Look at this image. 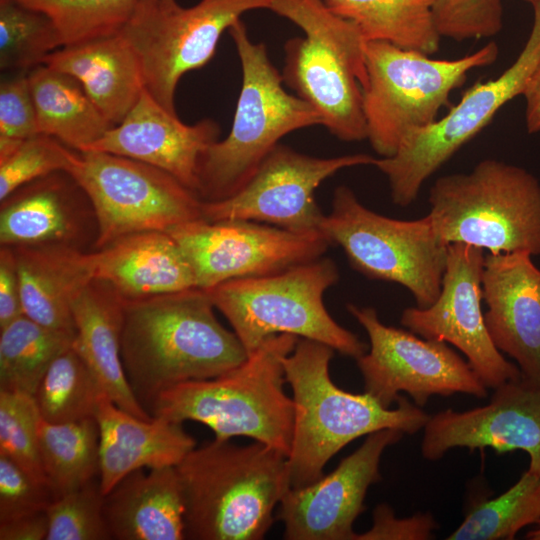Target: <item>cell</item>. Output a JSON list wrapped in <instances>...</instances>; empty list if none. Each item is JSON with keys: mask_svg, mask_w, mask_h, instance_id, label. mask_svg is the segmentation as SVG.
Wrapping results in <instances>:
<instances>
[{"mask_svg": "<svg viewBox=\"0 0 540 540\" xmlns=\"http://www.w3.org/2000/svg\"><path fill=\"white\" fill-rule=\"evenodd\" d=\"M214 309L208 290L199 287L124 299L121 360L148 413L164 390L220 376L247 359L238 336L218 321Z\"/></svg>", "mask_w": 540, "mask_h": 540, "instance_id": "1", "label": "cell"}, {"mask_svg": "<svg viewBox=\"0 0 540 540\" xmlns=\"http://www.w3.org/2000/svg\"><path fill=\"white\" fill-rule=\"evenodd\" d=\"M184 499L185 539L260 540L290 488L287 456L255 441L217 440L176 466Z\"/></svg>", "mask_w": 540, "mask_h": 540, "instance_id": "2", "label": "cell"}, {"mask_svg": "<svg viewBox=\"0 0 540 540\" xmlns=\"http://www.w3.org/2000/svg\"><path fill=\"white\" fill-rule=\"evenodd\" d=\"M330 346L299 338L283 359L292 389L293 435L287 457L290 487H304L324 476L328 461L355 439L383 429L415 434L430 415L400 396L397 407H384L367 392L340 389L331 380Z\"/></svg>", "mask_w": 540, "mask_h": 540, "instance_id": "3", "label": "cell"}, {"mask_svg": "<svg viewBox=\"0 0 540 540\" xmlns=\"http://www.w3.org/2000/svg\"><path fill=\"white\" fill-rule=\"evenodd\" d=\"M298 339L291 334L271 336L236 368L164 390L153 401L150 415L177 423H201L217 440L246 436L288 457L294 403L284 391L283 359Z\"/></svg>", "mask_w": 540, "mask_h": 540, "instance_id": "4", "label": "cell"}, {"mask_svg": "<svg viewBox=\"0 0 540 540\" xmlns=\"http://www.w3.org/2000/svg\"><path fill=\"white\" fill-rule=\"evenodd\" d=\"M229 32L241 63L242 85L229 134L211 144L199 164L197 194L208 202L235 194L282 137L323 124L310 104L285 91L266 46L251 41L241 20Z\"/></svg>", "mask_w": 540, "mask_h": 540, "instance_id": "5", "label": "cell"}, {"mask_svg": "<svg viewBox=\"0 0 540 540\" xmlns=\"http://www.w3.org/2000/svg\"><path fill=\"white\" fill-rule=\"evenodd\" d=\"M428 200V217L446 245L540 255V182L520 166L484 159L468 173L438 178Z\"/></svg>", "mask_w": 540, "mask_h": 540, "instance_id": "6", "label": "cell"}, {"mask_svg": "<svg viewBox=\"0 0 540 540\" xmlns=\"http://www.w3.org/2000/svg\"><path fill=\"white\" fill-rule=\"evenodd\" d=\"M338 280L335 262L322 256L273 274L229 280L208 292L248 355L271 336L291 334L357 359L368 346L340 326L323 301Z\"/></svg>", "mask_w": 540, "mask_h": 540, "instance_id": "7", "label": "cell"}, {"mask_svg": "<svg viewBox=\"0 0 540 540\" xmlns=\"http://www.w3.org/2000/svg\"><path fill=\"white\" fill-rule=\"evenodd\" d=\"M498 55L495 42L447 60L385 41H367L362 95L367 140L373 150L380 157L394 155L410 133L438 119L451 92L470 71L493 64Z\"/></svg>", "mask_w": 540, "mask_h": 540, "instance_id": "8", "label": "cell"}, {"mask_svg": "<svg viewBox=\"0 0 540 540\" xmlns=\"http://www.w3.org/2000/svg\"><path fill=\"white\" fill-rule=\"evenodd\" d=\"M331 246H340L351 267L369 279L398 283L425 309L438 299L447 248L430 218L399 220L365 207L353 190L338 186L320 224Z\"/></svg>", "mask_w": 540, "mask_h": 540, "instance_id": "9", "label": "cell"}, {"mask_svg": "<svg viewBox=\"0 0 540 540\" xmlns=\"http://www.w3.org/2000/svg\"><path fill=\"white\" fill-rule=\"evenodd\" d=\"M531 5L529 37L503 73L474 83L445 116L410 133L394 155L375 159L373 166L386 176L395 205L407 207L413 203L431 175L479 134L506 103L523 95L540 63V0Z\"/></svg>", "mask_w": 540, "mask_h": 540, "instance_id": "10", "label": "cell"}, {"mask_svg": "<svg viewBox=\"0 0 540 540\" xmlns=\"http://www.w3.org/2000/svg\"><path fill=\"white\" fill-rule=\"evenodd\" d=\"M85 191L97 222L93 250L144 231L200 219L202 200L169 173L128 157L73 150L67 171Z\"/></svg>", "mask_w": 540, "mask_h": 540, "instance_id": "11", "label": "cell"}, {"mask_svg": "<svg viewBox=\"0 0 540 540\" xmlns=\"http://www.w3.org/2000/svg\"><path fill=\"white\" fill-rule=\"evenodd\" d=\"M271 0H200L182 7L176 0H139L120 31L136 52L145 90L167 111L177 114L180 79L205 66L225 30L254 9H269Z\"/></svg>", "mask_w": 540, "mask_h": 540, "instance_id": "12", "label": "cell"}, {"mask_svg": "<svg viewBox=\"0 0 540 540\" xmlns=\"http://www.w3.org/2000/svg\"><path fill=\"white\" fill-rule=\"evenodd\" d=\"M348 312L366 331L370 347L356 359L364 380V392L384 407L397 402L399 392L409 394L417 406L432 395L455 393L484 398L487 387L468 361L444 341L419 338L382 323L372 307L347 304Z\"/></svg>", "mask_w": 540, "mask_h": 540, "instance_id": "13", "label": "cell"}, {"mask_svg": "<svg viewBox=\"0 0 540 540\" xmlns=\"http://www.w3.org/2000/svg\"><path fill=\"white\" fill-rule=\"evenodd\" d=\"M205 290L240 278L264 276L323 256L329 246L321 233L299 234L241 219L202 218L167 230Z\"/></svg>", "mask_w": 540, "mask_h": 540, "instance_id": "14", "label": "cell"}, {"mask_svg": "<svg viewBox=\"0 0 540 540\" xmlns=\"http://www.w3.org/2000/svg\"><path fill=\"white\" fill-rule=\"evenodd\" d=\"M375 159L368 154L319 158L278 144L235 194L202 201L201 218L251 220L299 234L321 232L325 214L316 202V189L339 170L373 165Z\"/></svg>", "mask_w": 540, "mask_h": 540, "instance_id": "15", "label": "cell"}, {"mask_svg": "<svg viewBox=\"0 0 540 540\" xmlns=\"http://www.w3.org/2000/svg\"><path fill=\"white\" fill-rule=\"evenodd\" d=\"M484 260L481 248L449 244L438 299L425 309H404L400 323L422 338L455 346L481 382L494 389L520 378L521 372L496 348L486 327L481 308Z\"/></svg>", "mask_w": 540, "mask_h": 540, "instance_id": "16", "label": "cell"}, {"mask_svg": "<svg viewBox=\"0 0 540 540\" xmlns=\"http://www.w3.org/2000/svg\"><path fill=\"white\" fill-rule=\"evenodd\" d=\"M403 434L397 429L373 432L328 475L304 487H290L277 516L284 525V538L355 540L353 523L365 510L368 488L381 479V456Z\"/></svg>", "mask_w": 540, "mask_h": 540, "instance_id": "17", "label": "cell"}, {"mask_svg": "<svg viewBox=\"0 0 540 540\" xmlns=\"http://www.w3.org/2000/svg\"><path fill=\"white\" fill-rule=\"evenodd\" d=\"M494 390L485 406L430 416L423 428L422 456L434 461L459 447L522 450L529 456L528 471L540 475V383L521 376Z\"/></svg>", "mask_w": 540, "mask_h": 540, "instance_id": "18", "label": "cell"}, {"mask_svg": "<svg viewBox=\"0 0 540 540\" xmlns=\"http://www.w3.org/2000/svg\"><path fill=\"white\" fill-rule=\"evenodd\" d=\"M219 133L220 127L212 119L182 122L144 89L124 120L85 151L111 153L152 165L197 194L201 158Z\"/></svg>", "mask_w": 540, "mask_h": 540, "instance_id": "19", "label": "cell"}, {"mask_svg": "<svg viewBox=\"0 0 540 540\" xmlns=\"http://www.w3.org/2000/svg\"><path fill=\"white\" fill-rule=\"evenodd\" d=\"M96 239L91 202L66 171L26 183L1 200V246L56 244L85 251Z\"/></svg>", "mask_w": 540, "mask_h": 540, "instance_id": "20", "label": "cell"}, {"mask_svg": "<svg viewBox=\"0 0 540 540\" xmlns=\"http://www.w3.org/2000/svg\"><path fill=\"white\" fill-rule=\"evenodd\" d=\"M523 252L485 255L482 296L489 335L521 376L540 383V269Z\"/></svg>", "mask_w": 540, "mask_h": 540, "instance_id": "21", "label": "cell"}, {"mask_svg": "<svg viewBox=\"0 0 540 540\" xmlns=\"http://www.w3.org/2000/svg\"><path fill=\"white\" fill-rule=\"evenodd\" d=\"M283 82L321 116L323 126L345 142L367 139L362 87L366 63L307 37L284 45Z\"/></svg>", "mask_w": 540, "mask_h": 540, "instance_id": "22", "label": "cell"}, {"mask_svg": "<svg viewBox=\"0 0 540 540\" xmlns=\"http://www.w3.org/2000/svg\"><path fill=\"white\" fill-rule=\"evenodd\" d=\"M95 418L100 433L99 482L104 495L129 473L176 466L196 447L182 423L161 417L139 418L107 395L100 400Z\"/></svg>", "mask_w": 540, "mask_h": 540, "instance_id": "23", "label": "cell"}, {"mask_svg": "<svg viewBox=\"0 0 540 540\" xmlns=\"http://www.w3.org/2000/svg\"><path fill=\"white\" fill-rule=\"evenodd\" d=\"M91 253L94 279L107 282L124 299L197 287L189 262L167 231L126 235Z\"/></svg>", "mask_w": 540, "mask_h": 540, "instance_id": "24", "label": "cell"}, {"mask_svg": "<svg viewBox=\"0 0 540 540\" xmlns=\"http://www.w3.org/2000/svg\"><path fill=\"white\" fill-rule=\"evenodd\" d=\"M11 248L24 315L47 328L75 333L72 302L95 278L91 251L56 244Z\"/></svg>", "mask_w": 540, "mask_h": 540, "instance_id": "25", "label": "cell"}, {"mask_svg": "<svg viewBox=\"0 0 540 540\" xmlns=\"http://www.w3.org/2000/svg\"><path fill=\"white\" fill-rule=\"evenodd\" d=\"M43 64L76 78L114 126L145 89L139 58L121 32L62 46Z\"/></svg>", "mask_w": 540, "mask_h": 540, "instance_id": "26", "label": "cell"}, {"mask_svg": "<svg viewBox=\"0 0 540 540\" xmlns=\"http://www.w3.org/2000/svg\"><path fill=\"white\" fill-rule=\"evenodd\" d=\"M124 298L107 282L93 279L72 302L73 348L121 409L142 419L153 418L138 402L121 360Z\"/></svg>", "mask_w": 540, "mask_h": 540, "instance_id": "27", "label": "cell"}, {"mask_svg": "<svg viewBox=\"0 0 540 540\" xmlns=\"http://www.w3.org/2000/svg\"><path fill=\"white\" fill-rule=\"evenodd\" d=\"M111 539L183 540L184 499L175 466L135 470L104 495Z\"/></svg>", "mask_w": 540, "mask_h": 540, "instance_id": "28", "label": "cell"}, {"mask_svg": "<svg viewBox=\"0 0 540 540\" xmlns=\"http://www.w3.org/2000/svg\"><path fill=\"white\" fill-rule=\"evenodd\" d=\"M28 78L41 134L85 151L114 126L73 76L42 64Z\"/></svg>", "mask_w": 540, "mask_h": 540, "instance_id": "29", "label": "cell"}, {"mask_svg": "<svg viewBox=\"0 0 540 540\" xmlns=\"http://www.w3.org/2000/svg\"><path fill=\"white\" fill-rule=\"evenodd\" d=\"M352 22L365 41H385L433 55L440 47L433 6L435 0H323Z\"/></svg>", "mask_w": 540, "mask_h": 540, "instance_id": "30", "label": "cell"}, {"mask_svg": "<svg viewBox=\"0 0 540 540\" xmlns=\"http://www.w3.org/2000/svg\"><path fill=\"white\" fill-rule=\"evenodd\" d=\"M39 452L55 499L99 478L100 433L96 418L39 422Z\"/></svg>", "mask_w": 540, "mask_h": 540, "instance_id": "31", "label": "cell"}, {"mask_svg": "<svg viewBox=\"0 0 540 540\" xmlns=\"http://www.w3.org/2000/svg\"><path fill=\"white\" fill-rule=\"evenodd\" d=\"M75 333L42 326L25 315L0 329V391L33 395Z\"/></svg>", "mask_w": 540, "mask_h": 540, "instance_id": "32", "label": "cell"}, {"mask_svg": "<svg viewBox=\"0 0 540 540\" xmlns=\"http://www.w3.org/2000/svg\"><path fill=\"white\" fill-rule=\"evenodd\" d=\"M106 395L96 375L71 346L51 363L32 397L43 420L67 423L95 418Z\"/></svg>", "mask_w": 540, "mask_h": 540, "instance_id": "33", "label": "cell"}, {"mask_svg": "<svg viewBox=\"0 0 540 540\" xmlns=\"http://www.w3.org/2000/svg\"><path fill=\"white\" fill-rule=\"evenodd\" d=\"M540 522V475L525 471L503 494L479 502L449 540H512L524 527Z\"/></svg>", "mask_w": 540, "mask_h": 540, "instance_id": "34", "label": "cell"}, {"mask_svg": "<svg viewBox=\"0 0 540 540\" xmlns=\"http://www.w3.org/2000/svg\"><path fill=\"white\" fill-rule=\"evenodd\" d=\"M63 46L53 21L17 0H0V68L2 72L42 65Z\"/></svg>", "mask_w": 540, "mask_h": 540, "instance_id": "35", "label": "cell"}, {"mask_svg": "<svg viewBox=\"0 0 540 540\" xmlns=\"http://www.w3.org/2000/svg\"><path fill=\"white\" fill-rule=\"evenodd\" d=\"M46 14L63 46L119 33L139 0H17Z\"/></svg>", "mask_w": 540, "mask_h": 540, "instance_id": "36", "label": "cell"}, {"mask_svg": "<svg viewBox=\"0 0 540 540\" xmlns=\"http://www.w3.org/2000/svg\"><path fill=\"white\" fill-rule=\"evenodd\" d=\"M46 513V540L111 539L104 516V494L99 478L56 498Z\"/></svg>", "mask_w": 540, "mask_h": 540, "instance_id": "37", "label": "cell"}, {"mask_svg": "<svg viewBox=\"0 0 540 540\" xmlns=\"http://www.w3.org/2000/svg\"><path fill=\"white\" fill-rule=\"evenodd\" d=\"M40 419L31 395L0 391V454L47 483L39 452Z\"/></svg>", "mask_w": 540, "mask_h": 540, "instance_id": "38", "label": "cell"}, {"mask_svg": "<svg viewBox=\"0 0 540 540\" xmlns=\"http://www.w3.org/2000/svg\"><path fill=\"white\" fill-rule=\"evenodd\" d=\"M73 150L51 136L38 134L0 156V201L26 183L67 171Z\"/></svg>", "mask_w": 540, "mask_h": 540, "instance_id": "39", "label": "cell"}, {"mask_svg": "<svg viewBox=\"0 0 540 540\" xmlns=\"http://www.w3.org/2000/svg\"><path fill=\"white\" fill-rule=\"evenodd\" d=\"M503 13L502 0H435L433 6L440 36L458 42L495 36Z\"/></svg>", "mask_w": 540, "mask_h": 540, "instance_id": "40", "label": "cell"}, {"mask_svg": "<svg viewBox=\"0 0 540 540\" xmlns=\"http://www.w3.org/2000/svg\"><path fill=\"white\" fill-rule=\"evenodd\" d=\"M26 70L6 71L0 80V156L40 133Z\"/></svg>", "mask_w": 540, "mask_h": 540, "instance_id": "41", "label": "cell"}, {"mask_svg": "<svg viewBox=\"0 0 540 540\" xmlns=\"http://www.w3.org/2000/svg\"><path fill=\"white\" fill-rule=\"evenodd\" d=\"M54 500L46 482L0 454V522L46 511Z\"/></svg>", "mask_w": 540, "mask_h": 540, "instance_id": "42", "label": "cell"}, {"mask_svg": "<svg viewBox=\"0 0 540 540\" xmlns=\"http://www.w3.org/2000/svg\"><path fill=\"white\" fill-rule=\"evenodd\" d=\"M438 525L431 513H416L408 518H397L387 504H379L373 511L371 528L356 534L355 540H427L433 538Z\"/></svg>", "mask_w": 540, "mask_h": 540, "instance_id": "43", "label": "cell"}, {"mask_svg": "<svg viewBox=\"0 0 540 540\" xmlns=\"http://www.w3.org/2000/svg\"><path fill=\"white\" fill-rule=\"evenodd\" d=\"M24 315L13 249L0 247V329Z\"/></svg>", "mask_w": 540, "mask_h": 540, "instance_id": "44", "label": "cell"}, {"mask_svg": "<svg viewBox=\"0 0 540 540\" xmlns=\"http://www.w3.org/2000/svg\"><path fill=\"white\" fill-rule=\"evenodd\" d=\"M47 534L46 511L0 522V540H46Z\"/></svg>", "mask_w": 540, "mask_h": 540, "instance_id": "45", "label": "cell"}, {"mask_svg": "<svg viewBox=\"0 0 540 540\" xmlns=\"http://www.w3.org/2000/svg\"><path fill=\"white\" fill-rule=\"evenodd\" d=\"M525 100V126L529 134L540 132V63L522 95Z\"/></svg>", "mask_w": 540, "mask_h": 540, "instance_id": "46", "label": "cell"}, {"mask_svg": "<svg viewBox=\"0 0 540 540\" xmlns=\"http://www.w3.org/2000/svg\"><path fill=\"white\" fill-rule=\"evenodd\" d=\"M536 528L526 533L525 538L529 540H540V522L536 524Z\"/></svg>", "mask_w": 540, "mask_h": 540, "instance_id": "47", "label": "cell"}, {"mask_svg": "<svg viewBox=\"0 0 540 540\" xmlns=\"http://www.w3.org/2000/svg\"><path fill=\"white\" fill-rule=\"evenodd\" d=\"M525 1H527V2H529L531 4L532 2H534L536 0H525Z\"/></svg>", "mask_w": 540, "mask_h": 540, "instance_id": "48", "label": "cell"}]
</instances>
